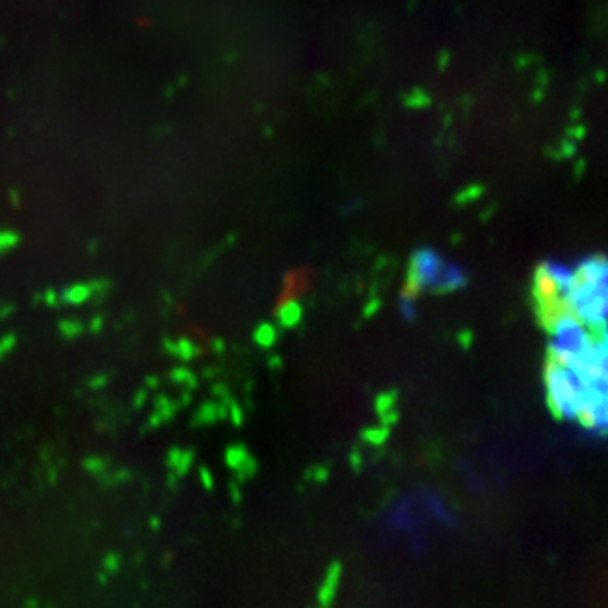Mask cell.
Masks as SVG:
<instances>
[{"mask_svg": "<svg viewBox=\"0 0 608 608\" xmlns=\"http://www.w3.org/2000/svg\"><path fill=\"white\" fill-rule=\"evenodd\" d=\"M22 242V235L18 230L0 229V256L9 254L12 250H16Z\"/></svg>", "mask_w": 608, "mask_h": 608, "instance_id": "cell-18", "label": "cell"}, {"mask_svg": "<svg viewBox=\"0 0 608 608\" xmlns=\"http://www.w3.org/2000/svg\"><path fill=\"white\" fill-rule=\"evenodd\" d=\"M106 581H108V573L98 575V582H106Z\"/></svg>", "mask_w": 608, "mask_h": 608, "instance_id": "cell-46", "label": "cell"}, {"mask_svg": "<svg viewBox=\"0 0 608 608\" xmlns=\"http://www.w3.org/2000/svg\"><path fill=\"white\" fill-rule=\"evenodd\" d=\"M89 283H91V290H93V300H105L106 295L111 293V288H113V283H111L108 278H95Z\"/></svg>", "mask_w": 608, "mask_h": 608, "instance_id": "cell-23", "label": "cell"}, {"mask_svg": "<svg viewBox=\"0 0 608 608\" xmlns=\"http://www.w3.org/2000/svg\"><path fill=\"white\" fill-rule=\"evenodd\" d=\"M362 439L366 441V443H371V445H374V447H380V445H384L386 441H388L390 437V427L388 425H376V427H366V429H362Z\"/></svg>", "mask_w": 608, "mask_h": 608, "instance_id": "cell-17", "label": "cell"}, {"mask_svg": "<svg viewBox=\"0 0 608 608\" xmlns=\"http://www.w3.org/2000/svg\"><path fill=\"white\" fill-rule=\"evenodd\" d=\"M361 465H362L361 453H359V451H353V453H351V467H353L354 471H359V468H361Z\"/></svg>", "mask_w": 608, "mask_h": 608, "instance_id": "cell-41", "label": "cell"}, {"mask_svg": "<svg viewBox=\"0 0 608 608\" xmlns=\"http://www.w3.org/2000/svg\"><path fill=\"white\" fill-rule=\"evenodd\" d=\"M144 386L148 390H158L159 388V378L158 376H146V380H144Z\"/></svg>", "mask_w": 608, "mask_h": 608, "instance_id": "cell-40", "label": "cell"}, {"mask_svg": "<svg viewBox=\"0 0 608 608\" xmlns=\"http://www.w3.org/2000/svg\"><path fill=\"white\" fill-rule=\"evenodd\" d=\"M301 317H303V308H301L300 300L283 301L280 305H276V319L283 329H293L300 325Z\"/></svg>", "mask_w": 608, "mask_h": 608, "instance_id": "cell-9", "label": "cell"}, {"mask_svg": "<svg viewBox=\"0 0 608 608\" xmlns=\"http://www.w3.org/2000/svg\"><path fill=\"white\" fill-rule=\"evenodd\" d=\"M229 494H230V500L235 504H240V500H242V492H240V483H237V480H230L229 483Z\"/></svg>", "mask_w": 608, "mask_h": 608, "instance_id": "cell-35", "label": "cell"}, {"mask_svg": "<svg viewBox=\"0 0 608 608\" xmlns=\"http://www.w3.org/2000/svg\"><path fill=\"white\" fill-rule=\"evenodd\" d=\"M382 308V301H380V298H372L366 305H364V311H362V317L364 319H371L374 317L376 313H378V309Z\"/></svg>", "mask_w": 608, "mask_h": 608, "instance_id": "cell-34", "label": "cell"}, {"mask_svg": "<svg viewBox=\"0 0 608 608\" xmlns=\"http://www.w3.org/2000/svg\"><path fill=\"white\" fill-rule=\"evenodd\" d=\"M199 483H201L205 490H213L215 488V476H213L211 468L207 467V465L199 467Z\"/></svg>", "mask_w": 608, "mask_h": 608, "instance_id": "cell-29", "label": "cell"}, {"mask_svg": "<svg viewBox=\"0 0 608 608\" xmlns=\"http://www.w3.org/2000/svg\"><path fill=\"white\" fill-rule=\"evenodd\" d=\"M457 341L463 349H471V344H473V333H471L468 329H463L457 335Z\"/></svg>", "mask_w": 608, "mask_h": 608, "instance_id": "cell-38", "label": "cell"}, {"mask_svg": "<svg viewBox=\"0 0 608 608\" xmlns=\"http://www.w3.org/2000/svg\"><path fill=\"white\" fill-rule=\"evenodd\" d=\"M108 465H111V461L106 457H101V455H89V457L83 458V463H81V467H83L85 473L97 476V478L105 475L106 471H108Z\"/></svg>", "mask_w": 608, "mask_h": 608, "instance_id": "cell-16", "label": "cell"}, {"mask_svg": "<svg viewBox=\"0 0 608 608\" xmlns=\"http://www.w3.org/2000/svg\"><path fill=\"white\" fill-rule=\"evenodd\" d=\"M103 571H106L108 575H115L120 571L123 567V556L118 551H108L105 557H103Z\"/></svg>", "mask_w": 608, "mask_h": 608, "instance_id": "cell-24", "label": "cell"}, {"mask_svg": "<svg viewBox=\"0 0 608 608\" xmlns=\"http://www.w3.org/2000/svg\"><path fill=\"white\" fill-rule=\"evenodd\" d=\"M256 473H258V461L250 455V457H248L247 461L237 468V471H235V480L242 485V483H248Z\"/></svg>", "mask_w": 608, "mask_h": 608, "instance_id": "cell-20", "label": "cell"}, {"mask_svg": "<svg viewBox=\"0 0 608 608\" xmlns=\"http://www.w3.org/2000/svg\"><path fill=\"white\" fill-rule=\"evenodd\" d=\"M134 478V473L130 468H116L115 473H108L106 471L105 475L98 476L101 485L103 486H116V485H124V483H130Z\"/></svg>", "mask_w": 608, "mask_h": 608, "instance_id": "cell-19", "label": "cell"}, {"mask_svg": "<svg viewBox=\"0 0 608 608\" xmlns=\"http://www.w3.org/2000/svg\"><path fill=\"white\" fill-rule=\"evenodd\" d=\"M211 351L215 354H223L225 353V341L220 339V337H215V339H211Z\"/></svg>", "mask_w": 608, "mask_h": 608, "instance_id": "cell-39", "label": "cell"}, {"mask_svg": "<svg viewBox=\"0 0 608 608\" xmlns=\"http://www.w3.org/2000/svg\"><path fill=\"white\" fill-rule=\"evenodd\" d=\"M44 293V305H47L50 309H60L63 305L62 301V291L53 290V288H47L45 291H42Z\"/></svg>", "mask_w": 608, "mask_h": 608, "instance_id": "cell-26", "label": "cell"}, {"mask_svg": "<svg viewBox=\"0 0 608 608\" xmlns=\"http://www.w3.org/2000/svg\"><path fill=\"white\" fill-rule=\"evenodd\" d=\"M563 291L559 288V283L556 280L553 274V266L551 264H539L534 272V288H531V295L536 303L541 301L553 300L557 295H561Z\"/></svg>", "mask_w": 608, "mask_h": 608, "instance_id": "cell-2", "label": "cell"}, {"mask_svg": "<svg viewBox=\"0 0 608 608\" xmlns=\"http://www.w3.org/2000/svg\"><path fill=\"white\" fill-rule=\"evenodd\" d=\"M57 331L65 341H75L77 337L83 335L85 325L81 323L79 319H60L57 321Z\"/></svg>", "mask_w": 608, "mask_h": 608, "instance_id": "cell-15", "label": "cell"}, {"mask_svg": "<svg viewBox=\"0 0 608 608\" xmlns=\"http://www.w3.org/2000/svg\"><path fill=\"white\" fill-rule=\"evenodd\" d=\"M378 420L382 425H388V427H392V425H396L398 420H400V414H398V410H392V412H388V414L380 415Z\"/></svg>", "mask_w": 608, "mask_h": 608, "instance_id": "cell-37", "label": "cell"}, {"mask_svg": "<svg viewBox=\"0 0 608 608\" xmlns=\"http://www.w3.org/2000/svg\"><path fill=\"white\" fill-rule=\"evenodd\" d=\"M223 404H227V410H229V422L232 423L235 427H240V425L244 423V412H242L240 404H238L232 396H230L229 400H225Z\"/></svg>", "mask_w": 608, "mask_h": 608, "instance_id": "cell-22", "label": "cell"}, {"mask_svg": "<svg viewBox=\"0 0 608 608\" xmlns=\"http://www.w3.org/2000/svg\"><path fill=\"white\" fill-rule=\"evenodd\" d=\"M278 335H280L278 327L274 325V323L264 321V323H258V325H256L252 339H254V343L258 344L260 349H272L274 344L278 343Z\"/></svg>", "mask_w": 608, "mask_h": 608, "instance_id": "cell-12", "label": "cell"}, {"mask_svg": "<svg viewBox=\"0 0 608 608\" xmlns=\"http://www.w3.org/2000/svg\"><path fill=\"white\" fill-rule=\"evenodd\" d=\"M229 420V410L227 404H223L219 400H207L203 402L197 412L191 417V427H205V425H215V423Z\"/></svg>", "mask_w": 608, "mask_h": 608, "instance_id": "cell-6", "label": "cell"}, {"mask_svg": "<svg viewBox=\"0 0 608 608\" xmlns=\"http://www.w3.org/2000/svg\"><path fill=\"white\" fill-rule=\"evenodd\" d=\"M14 313H16V305H14V303H10V301H2V303H0V321L9 319L10 315H14Z\"/></svg>", "mask_w": 608, "mask_h": 608, "instance_id": "cell-36", "label": "cell"}, {"mask_svg": "<svg viewBox=\"0 0 608 608\" xmlns=\"http://www.w3.org/2000/svg\"><path fill=\"white\" fill-rule=\"evenodd\" d=\"M268 364H270L272 371H278V368H282V359H280V356H272V359L268 361Z\"/></svg>", "mask_w": 608, "mask_h": 608, "instance_id": "cell-43", "label": "cell"}, {"mask_svg": "<svg viewBox=\"0 0 608 608\" xmlns=\"http://www.w3.org/2000/svg\"><path fill=\"white\" fill-rule=\"evenodd\" d=\"M608 282V258L602 254L591 256L577 264L575 270L569 272L567 286L563 295L571 305L581 303L587 298H591L595 291L599 290L602 283Z\"/></svg>", "mask_w": 608, "mask_h": 608, "instance_id": "cell-1", "label": "cell"}, {"mask_svg": "<svg viewBox=\"0 0 608 608\" xmlns=\"http://www.w3.org/2000/svg\"><path fill=\"white\" fill-rule=\"evenodd\" d=\"M467 286V278L465 274L458 272L457 268H449L445 266V270L439 274V278L429 286L435 293H453V291L461 290Z\"/></svg>", "mask_w": 608, "mask_h": 608, "instance_id": "cell-8", "label": "cell"}, {"mask_svg": "<svg viewBox=\"0 0 608 608\" xmlns=\"http://www.w3.org/2000/svg\"><path fill=\"white\" fill-rule=\"evenodd\" d=\"M341 577H343V565L339 561H333V563L327 567L325 577H323V582L319 587V595L317 600L321 607H329L333 600H335L337 589H339V582H341Z\"/></svg>", "mask_w": 608, "mask_h": 608, "instance_id": "cell-7", "label": "cell"}, {"mask_svg": "<svg viewBox=\"0 0 608 608\" xmlns=\"http://www.w3.org/2000/svg\"><path fill=\"white\" fill-rule=\"evenodd\" d=\"M166 378L171 382V384H176V386H179V388L187 390V392H195V390L199 388V376L195 374L193 371H189L187 366H176V368H171V371H168V374H166Z\"/></svg>", "mask_w": 608, "mask_h": 608, "instance_id": "cell-11", "label": "cell"}, {"mask_svg": "<svg viewBox=\"0 0 608 608\" xmlns=\"http://www.w3.org/2000/svg\"><path fill=\"white\" fill-rule=\"evenodd\" d=\"M193 463H195V449H184L181 451V457H179V461H177L176 468H174L171 473H176L179 478H186V476L189 475L191 467H193Z\"/></svg>", "mask_w": 608, "mask_h": 608, "instance_id": "cell-21", "label": "cell"}, {"mask_svg": "<svg viewBox=\"0 0 608 608\" xmlns=\"http://www.w3.org/2000/svg\"><path fill=\"white\" fill-rule=\"evenodd\" d=\"M89 300H93V290H91L89 282L73 283L62 291L63 305H83Z\"/></svg>", "mask_w": 608, "mask_h": 608, "instance_id": "cell-10", "label": "cell"}, {"mask_svg": "<svg viewBox=\"0 0 608 608\" xmlns=\"http://www.w3.org/2000/svg\"><path fill=\"white\" fill-rule=\"evenodd\" d=\"M181 412V407L177 404V400L174 402L168 394H158L154 398V412L148 415V422L144 425V432L146 429H158L164 423H169L177 414Z\"/></svg>", "mask_w": 608, "mask_h": 608, "instance_id": "cell-5", "label": "cell"}, {"mask_svg": "<svg viewBox=\"0 0 608 608\" xmlns=\"http://www.w3.org/2000/svg\"><path fill=\"white\" fill-rule=\"evenodd\" d=\"M181 451H184V447H177V445H174V447H169L168 449V453H166V467H168L169 471L176 468L177 461L181 457Z\"/></svg>", "mask_w": 608, "mask_h": 608, "instance_id": "cell-33", "label": "cell"}, {"mask_svg": "<svg viewBox=\"0 0 608 608\" xmlns=\"http://www.w3.org/2000/svg\"><path fill=\"white\" fill-rule=\"evenodd\" d=\"M98 250V247H97V242H93V244H91V242H89V247H87V252H93V254H95V252H97Z\"/></svg>", "mask_w": 608, "mask_h": 608, "instance_id": "cell-45", "label": "cell"}, {"mask_svg": "<svg viewBox=\"0 0 608 608\" xmlns=\"http://www.w3.org/2000/svg\"><path fill=\"white\" fill-rule=\"evenodd\" d=\"M148 396H150V390L146 388V386H142V388L136 390V392H134V396H133L134 410H142L144 405L148 404Z\"/></svg>", "mask_w": 608, "mask_h": 608, "instance_id": "cell-30", "label": "cell"}, {"mask_svg": "<svg viewBox=\"0 0 608 608\" xmlns=\"http://www.w3.org/2000/svg\"><path fill=\"white\" fill-rule=\"evenodd\" d=\"M305 478H311L313 483H325L327 478H329V468L323 467V465H319V467H311L305 473Z\"/></svg>", "mask_w": 608, "mask_h": 608, "instance_id": "cell-28", "label": "cell"}, {"mask_svg": "<svg viewBox=\"0 0 608 608\" xmlns=\"http://www.w3.org/2000/svg\"><path fill=\"white\" fill-rule=\"evenodd\" d=\"M108 382H111V374H106V372H98V374H95V376H91V378L87 380V386L89 390H103L108 386Z\"/></svg>", "mask_w": 608, "mask_h": 608, "instance_id": "cell-27", "label": "cell"}, {"mask_svg": "<svg viewBox=\"0 0 608 608\" xmlns=\"http://www.w3.org/2000/svg\"><path fill=\"white\" fill-rule=\"evenodd\" d=\"M105 325H106L105 315H101V313H97V315H93V317H91V321H89L87 325H85V329H87L89 333L97 335V333H101V331L105 329Z\"/></svg>", "mask_w": 608, "mask_h": 608, "instance_id": "cell-31", "label": "cell"}, {"mask_svg": "<svg viewBox=\"0 0 608 608\" xmlns=\"http://www.w3.org/2000/svg\"><path fill=\"white\" fill-rule=\"evenodd\" d=\"M217 374H219V371H217V368H213V366H207V368H205V372H203V378L213 380L215 376H217Z\"/></svg>", "mask_w": 608, "mask_h": 608, "instance_id": "cell-42", "label": "cell"}, {"mask_svg": "<svg viewBox=\"0 0 608 608\" xmlns=\"http://www.w3.org/2000/svg\"><path fill=\"white\" fill-rule=\"evenodd\" d=\"M211 394L217 398L219 402H225V400H229V398L232 396V394H230L229 386H227V384H223V382H213Z\"/></svg>", "mask_w": 608, "mask_h": 608, "instance_id": "cell-32", "label": "cell"}, {"mask_svg": "<svg viewBox=\"0 0 608 608\" xmlns=\"http://www.w3.org/2000/svg\"><path fill=\"white\" fill-rule=\"evenodd\" d=\"M248 457H250V451L244 443H232L225 449V465L230 471H237Z\"/></svg>", "mask_w": 608, "mask_h": 608, "instance_id": "cell-13", "label": "cell"}, {"mask_svg": "<svg viewBox=\"0 0 608 608\" xmlns=\"http://www.w3.org/2000/svg\"><path fill=\"white\" fill-rule=\"evenodd\" d=\"M398 390L390 388V390H384V392H380L378 396L374 398V412H376V415H384L388 414V412H392V410H396V404H398Z\"/></svg>", "mask_w": 608, "mask_h": 608, "instance_id": "cell-14", "label": "cell"}, {"mask_svg": "<svg viewBox=\"0 0 608 608\" xmlns=\"http://www.w3.org/2000/svg\"><path fill=\"white\" fill-rule=\"evenodd\" d=\"M309 286H311V274H309L308 268L290 270V272L286 274V278H283V290L276 305H280L283 301L300 300V295L309 290Z\"/></svg>", "mask_w": 608, "mask_h": 608, "instance_id": "cell-3", "label": "cell"}, {"mask_svg": "<svg viewBox=\"0 0 608 608\" xmlns=\"http://www.w3.org/2000/svg\"><path fill=\"white\" fill-rule=\"evenodd\" d=\"M18 344V337L16 333H6V335L0 337V361H4Z\"/></svg>", "mask_w": 608, "mask_h": 608, "instance_id": "cell-25", "label": "cell"}, {"mask_svg": "<svg viewBox=\"0 0 608 608\" xmlns=\"http://www.w3.org/2000/svg\"><path fill=\"white\" fill-rule=\"evenodd\" d=\"M159 526H162V520H159L158 516H152V518H150V528L154 529V531H159Z\"/></svg>", "mask_w": 608, "mask_h": 608, "instance_id": "cell-44", "label": "cell"}, {"mask_svg": "<svg viewBox=\"0 0 608 608\" xmlns=\"http://www.w3.org/2000/svg\"><path fill=\"white\" fill-rule=\"evenodd\" d=\"M162 349L164 353L169 354L171 359H177L181 362H191L197 356H201L203 349L201 344H197L193 339L189 337H179V339H171V337H164L162 339Z\"/></svg>", "mask_w": 608, "mask_h": 608, "instance_id": "cell-4", "label": "cell"}]
</instances>
